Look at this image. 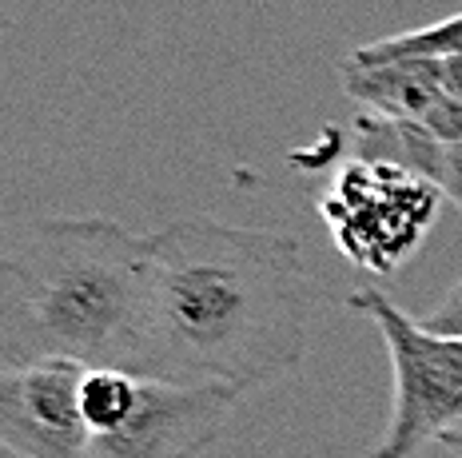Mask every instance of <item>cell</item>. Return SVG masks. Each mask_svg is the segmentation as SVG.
Segmentation results:
<instances>
[{"label": "cell", "instance_id": "1", "mask_svg": "<svg viewBox=\"0 0 462 458\" xmlns=\"http://www.w3.org/2000/svg\"><path fill=\"white\" fill-rule=\"evenodd\" d=\"M311 307L315 283L291 235L184 215L152 235L136 375L259 390L303 362Z\"/></svg>", "mask_w": 462, "mask_h": 458}, {"label": "cell", "instance_id": "2", "mask_svg": "<svg viewBox=\"0 0 462 458\" xmlns=\"http://www.w3.org/2000/svg\"><path fill=\"white\" fill-rule=\"evenodd\" d=\"M152 235L104 215H44L0 263V367L72 359L136 375Z\"/></svg>", "mask_w": 462, "mask_h": 458}, {"label": "cell", "instance_id": "3", "mask_svg": "<svg viewBox=\"0 0 462 458\" xmlns=\"http://www.w3.org/2000/svg\"><path fill=\"white\" fill-rule=\"evenodd\" d=\"M346 307L379 327L394 371L391 423L363 458H415L422 446L462 426V343L427 331L422 319H411L379 288L346 295Z\"/></svg>", "mask_w": 462, "mask_h": 458}, {"label": "cell", "instance_id": "4", "mask_svg": "<svg viewBox=\"0 0 462 458\" xmlns=\"http://www.w3.org/2000/svg\"><path fill=\"white\" fill-rule=\"evenodd\" d=\"M442 199L419 171L355 156L319 196V219L343 260L371 275H391L422 247Z\"/></svg>", "mask_w": 462, "mask_h": 458}, {"label": "cell", "instance_id": "5", "mask_svg": "<svg viewBox=\"0 0 462 458\" xmlns=\"http://www.w3.org/2000/svg\"><path fill=\"white\" fill-rule=\"evenodd\" d=\"M239 398L244 395L219 383L140 379L128 418L92 438V458H204Z\"/></svg>", "mask_w": 462, "mask_h": 458}, {"label": "cell", "instance_id": "6", "mask_svg": "<svg viewBox=\"0 0 462 458\" xmlns=\"http://www.w3.org/2000/svg\"><path fill=\"white\" fill-rule=\"evenodd\" d=\"M84 375L72 359L0 367V443L16 458H92L84 418Z\"/></svg>", "mask_w": 462, "mask_h": 458}, {"label": "cell", "instance_id": "7", "mask_svg": "<svg viewBox=\"0 0 462 458\" xmlns=\"http://www.w3.org/2000/svg\"><path fill=\"white\" fill-rule=\"evenodd\" d=\"M339 80L346 100L359 104L363 116L394 124H422L439 100L450 96L442 60H355L346 52Z\"/></svg>", "mask_w": 462, "mask_h": 458}, {"label": "cell", "instance_id": "8", "mask_svg": "<svg viewBox=\"0 0 462 458\" xmlns=\"http://www.w3.org/2000/svg\"><path fill=\"white\" fill-rule=\"evenodd\" d=\"M351 56L355 60H455L462 56V13L439 24L415 28V32L359 44V49H351Z\"/></svg>", "mask_w": 462, "mask_h": 458}, {"label": "cell", "instance_id": "9", "mask_svg": "<svg viewBox=\"0 0 462 458\" xmlns=\"http://www.w3.org/2000/svg\"><path fill=\"white\" fill-rule=\"evenodd\" d=\"M136 383H140V375H128V371L88 367L80 403H84V418H88L92 435L116 431V426L128 418L132 403H136Z\"/></svg>", "mask_w": 462, "mask_h": 458}, {"label": "cell", "instance_id": "10", "mask_svg": "<svg viewBox=\"0 0 462 458\" xmlns=\"http://www.w3.org/2000/svg\"><path fill=\"white\" fill-rule=\"evenodd\" d=\"M427 179L462 212V144H439V156L430 164Z\"/></svg>", "mask_w": 462, "mask_h": 458}, {"label": "cell", "instance_id": "11", "mask_svg": "<svg viewBox=\"0 0 462 458\" xmlns=\"http://www.w3.org/2000/svg\"><path fill=\"white\" fill-rule=\"evenodd\" d=\"M422 327L435 331V335H447V339H458L462 343V279L447 291V299H442L439 307L430 311L427 319H422Z\"/></svg>", "mask_w": 462, "mask_h": 458}, {"label": "cell", "instance_id": "12", "mask_svg": "<svg viewBox=\"0 0 462 458\" xmlns=\"http://www.w3.org/2000/svg\"><path fill=\"white\" fill-rule=\"evenodd\" d=\"M439 446H442V451H450L455 458H462V426H455L450 435H442V438H439Z\"/></svg>", "mask_w": 462, "mask_h": 458}]
</instances>
